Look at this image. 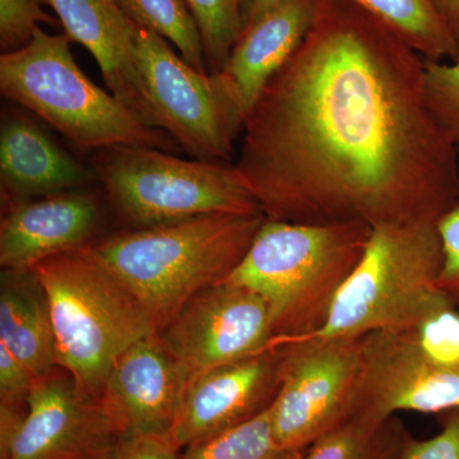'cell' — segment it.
Here are the masks:
<instances>
[{
    "label": "cell",
    "instance_id": "obj_1",
    "mask_svg": "<svg viewBox=\"0 0 459 459\" xmlns=\"http://www.w3.org/2000/svg\"><path fill=\"white\" fill-rule=\"evenodd\" d=\"M425 59L349 0L309 32L247 117L235 166L265 219L435 223L459 199V152L429 110Z\"/></svg>",
    "mask_w": 459,
    "mask_h": 459
},
{
    "label": "cell",
    "instance_id": "obj_2",
    "mask_svg": "<svg viewBox=\"0 0 459 459\" xmlns=\"http://www.w3.org/2000/svg\"><path fill=\"white\" fill-rule=\"evenodd\" d=\"M264 219L207 214L126 230L83 249L140 301L160 332L193 296L237 270Z\"/></svg>",
    "mask_w": 459,
    "mask_h": 459
},
{
    "label": "cell",
    "instance_id": "obj_3",
    "mask_svg": "<svg viewBox=\"0 0 459 459\" xmlns=\"http://www.w3.org/2000/svg\"><path fill=\"white\" fill-rule=\"evenodd\" d=\"M371 228L361 222L296 223L264 219L228 280L267 299L277 343L314 336L360 262Z\"/></svg>",
    "mask_w": 459,
    "mask_h": 459
},
{
    "label": "cell",
    "instance_id": "obj_4",
    "mask_svg": "<svg viewBox=\"0 0 459 459\" xmlns=\"http://www.w3.org/2000/svg\"><path fill=\"white\" fill-rule=\"evenodd\" d=\"M32 270L49 299L59 368L84 394L104 400L115 362L159 332L155 320L83 247L44 259Z\"/></svg>",
    "mask_w": 459,
    "mask_h": 459
},
{
    "label": "cell",
    "instance_id": "obj_5",
    "mask_svg": "<svg viewBox=\"0 0 459 459\" xmlns=\"http://www.w3.org/2000/svg\"><path fill=\"white\" fill-rule=\"evenodd\" d=\"M68 36L38 27L22 49L0 56V92L40 117L84 150L117 146L179 150L170 134L138 119L110 91L96 86L75 63Z\"/></svg>",
    "mask_w": 459,
    "mask_h": 459
},
{
    "label": "cell",
    "instance_id": "obj_6",
    "mask_svg": "<svg viewBox=\"0 0 459 459\" xmlns=\"http://www.w3.org/2000/svg\"><path fill=\"white\" fill-rule=\"evenodd\" d=\"M442 265L435 223L371 229L364 255L338 292L327 323L310 337L362 338L418 327L455 305L437 287Z\"/></svg>",
    "mask_w": 459,
    "mask_h": 459
},
{
    "label": "cell",
    "instance_id": "obj_7",
    "mask_svg": "<svg viewBox=\"0 0 459 459\" xmlns=\"http://www.w3.org/2000/svg\"><path fill=\"white\" fill-rule=\"evenodd\" d=\"M98 180L132 229L216 213L263 214L235 164L183 160L157 148L96 151ZM264 216V214H263Z\"/></svg>",
    "mask_w": 459,
    "mask_h": 459
},
{
    "label": "cell",
    "instance_id": "obj_8",
    "mask_svg": "<svg viewBox=\"0 0 459 459\" xmlns=\"http://www.w3.org/2000/svg\"><path fill=\"white\" fill-rule=\"evenodd\" d=\"M135 56L159 128L192 159L232 164L246 119L219 75L193 68L168 40L140 27Z\"/></svg>",
    "mask_w": 459,
    "mask_h": 459
},
{
    "label": "cell",
    "instance_id": "obj_9",
    "mask_svg": "<svg viewBox=\"0 0 459 459\" xmlns=\"http://www.w3.org/2000/svg\"><path fill=\"white\" fill-rule=\"evenodd\" d=\"M128 428L62 368L38 379L26 409L0 406V459H113Z\"/></svg>",
    "mask_w": 459,
    "mask_h": 459
},
{
    "label": "cell",
    "instance_id": "obj_10",
    "mask_svg": "<svg viewBox=\"0 0 459 459\" xmlns=\"http://www.w3.org/2000/svg\"><path fill=\"white\" fill-rule=\"evenodd\" d=\"M283 364L270 407L281 446L304 451L352 418L362 370L361 338H316L282 342Z\"/></svg>",
    "mask_w": 459,
    "mask_h": 459
},
{
    "label": "cell",
    "instance_id": "obj_11",
    "mask_svg": "<svg viewBox=\"0 0 459 459\" xmlns=\"http://www.w3.org/2000/svg\"><path fill=\"white\" fill-rule=\"evenodd\" d=\"M159 336L190 379L277 344L267 299L228 279L193 296Z\"/></svg>",
    "mask_w": 459,
    "mask_h": 459
},
{
    "label": "cell",
    "instance_id": "obj_12",
    "mask_svg": "<svg viewBox=\"0 0 459 459\" xmlns=\"http://www.w3.org/2000/svg\"><path fill=\"white\" fill-rule=\"evenodd\" d=\"M362 370L351 419L380 422L398 412L459 410V362L429 353L415 328L361 338Z\"/></svg>",
    "mask_w": 459,
    "mask_h": 459
},
{
    "label": "cell",
    "instance_id": "obj_13",
    "mask_svg": "<svg viewBox=\"0 0 459 459\" xmlns=\"http://www.w3.org/2000/svg\"><path fill=\"white\" fill-rule=\"evenodd\" d=\"M282 364V344L277 343L193 377L172 425V446L181 452L270 409L279 392Z\"/></svg>",
    "mask_w": 459,
    "mask_h": 459
},
{
    "label": "cell",
    "instance_id": "obj_14",
    "mask_svg": "<svg viewBox=\"0 0 459 459\" xmlns=\"http://www.w3.org/2000/svg\"><path fill=\"white\" fill-rule=\"evenodd\" d=\"M190 376L157 333L132 344L115 362L104 401L131 437H170Z\"/></svg>",
    "mask_w": 459,
    "mask_h": 459
},
{
    "label": "cell",
    "instance_id": "obj_15",
    "mask_svg": "<svg viewBox=\"0 0 459 459\" xmlns=\"http://www.w3.org/2000/svg\"><path fill=\"white\" fill-rule=\"evenodd\" d=\"M101 219L98 195L75 189L8 204L0 223L2 270L32 268L92 243Z\"/></svg>",
    "mask_w": 459,
    "mask_h": 459
},
{
    "label": "cell",
    "instance_id": "obj_16",
    "mask_svg": "<svg viewBox=\"0 0 459 459\" xmlns=\"http://www.w3.org/2000/svg\"><path fill=\"white\" fill-rule=\"evenodd\" d=\"M54 9L69 40L95 57L108 91L137 115L142 123L159 128L135 56L138 27L117 0H45Z\"/></svg>",
    "mask_w": 459,
    "mask_h": 459
},
{
    "label": "cell",
    "instance_id": "obj_17",
    "mask_svg": "<svg viewBox=\"0 0 459 459\" xmlns=\"http://www.w3.org/2000/svg\"><path fill=\"white\" fill-rule=\"evenodd\" d=\"M316 4V0H289L241 30L217 75L246 122L263 90L309 32Z\"/></svg>",
    "mask_w": 459,
    "mask_h": 459
},
{
    "label": "cell",
    "instance_id": "obj_18",
    "mask_svg": "<svg viewBox=\"0 0 459 459\" xmlns=\"http://www.w3.org/2000/svg\"><path fill=\"white\" fill-rule=\"evenodd\" d=\"M93 180V169L65 152L25 115L3 117L0 183L8 204L80 189Z\"/></svg>",
    "mask_w": 459,
    "mask_h": 459
},
{
    "label": "cell",
    "instance_id": "obj_19",
    "mask_svg": "<svg viewBox=\"0 0 459 459\" xmlns=\"http://www.w3.org/2000/svg\"><path fill=\"white\" fill-rule=\"evenodd\" d=\"M0 344L36 379L59 369L49 299L32 268L2 270Z\"/></svg>",
    "mask_w": 459,
    "mask_h": 459
},
{
    "label": "cell",
    "instance_id": "obj_20",
    "mask_svg": "<svg viewBox=\"0 0 459 459\" xmlns=\"http://www.w3.org/2000/svg\"><path fill=\"white\" fill-rule=\"evenodd\" d=\"M394 33L424 59L451 60L459 42L437 0H349Z\"/></svg>",
    "mask_w": 459,
    "mask_h": 459
},
{
    "label": "cell",
    "instance_id": "obj_21",
    "mask_svg": "<svg viewBox=\"0 0 459 459\" xmlns=\"http://www.w3.org/2000/svg\"><path fill=\"white\" fill-rule=\"evenodd\" d=\"M411 437L397 415L380 422L350 419L310 444L303 459H402Z\"/></svg>",
    "mask_w": 459,
    "mask_h": 459
},
{
    "label": "cell",
    "instance_id": "obj_22",
    "mask_svg": "<svg viewBox=\"0 0 459 459\" xmlns=\"http://www.w3.org/2000/svg\"><path fill=\"white\" fill-rule=\"evenodd\" d=\"M117 3L135 26L170 41L193 68L210 74L201 32L184 0H117Z\"/></svg>",
    "mask_w": 459,
    "mask_h": 459
},
{
    "label": "cell",
    "instance_id": "obj_23",
    "mask_svg": "<svg viewBox=\"0 0 459 459\" xmlns=\"http://www.w3.org/2000/svg\"><path fill=\"white\" fill-rule=\"evenodd\" d=\"M305 451L281 446L268 409L231 430L186 446L180 459H303Z\"/></svg>",
    "mask_w": 459,
    "mask_h": 459
},
{
    "label": "cell",
    "instance_id": "obj_24",
    "mask_svg": "<svg viewBox=\"0 0 459 459\" xmlns=\"http://www.w3.org/2000/svg\"><path fill=\"white\" fill-rule=\"evenodd\" d=\"M204 41L211 74L222 71L241 32L240 0H184Z\"/></svg>",
    "mask_w": 459,
    "mask_h": 459
},
{
    "label": "cell",
    "instance_id": "obj_25",
    "mask_svg": "<svg viewBox=\"0 0 459 459\" xmlns=\"http://www.w3.org/2000/svg\"><path fill=\"white\" fill-rule=\"evenodd\" d=\"M425 101L434 119L459 148V54L455 59H425Z\"/></svg>",
    "mask_w": 459,
    "mask_h": 459
},
{
    "label": "cell",
    "instance_id": "obj_26",
    "mask_svg": "<svg viewBox=\"0 0 459 459\" xmlns=\"http://www.w3.org/2000/svg\"><path fill=\"white\" fill-rule=\"evenodd\" d=\"M45 0H0V48L3 54L22 49L32 40L39 23L56 26L44 9Z\"/></svg>",
    "mask_w": 459,
    "mask_h": 459
},
{
    "label": "cell",
    "instance_id": "obj_27",
    "mask_svg": "<svg viewBox=\"0 0 459 459\" xmlns=\"http://www.w3.org/2000/svg\"><path fill=\"white\" fill-rule=\"evenodd\" d=\"M443 250L437 287L459 309V199L435 222Z\"/></svg>",
    "mask_w": 459,
    "mask_h": 459
},
{
    "label": "cell",
    "instance_id": "obj_28",
    "mask_svg": "<svg viewBox=\"0 0 459 459\" xmlns=\"http://www.w3.org/2000/svg\"><path fill=\"white\" fill-rule=\"evenodd\" d=\"M437 416L439 433L429 439L411 437L402 459H459V410Z\"/></svg>",
    "mask_w": 459,
    "mask_h": 459
},
{
    "label": "cell",
    "instance_id": "obj_29",
    "mask_svg": "<svg viewBox=\"0 0 459 459\" xmlns=\"http://www.w3.org/2000/svg\"><path fill=\"white\" fill-rule=\"evenodd\" d=\"M36 382L38 379L25 365L0 344V406L26 409L27 398Z\"/></svg>",
    "mask_w": 459,
    "mask_h": 459
},
{
    "label": "cell",
    "instance_id": "obj_30",
    "mask_svg": "<svg viewBox=\"0 0 459 459\" xmlns=\"http://www.w3.org/2000/svg\"><path fill=\"white\" fill-rule=\"evenodd\" d=\"M113 459H180V452L166 437H131Z\"/></svg>",
    "mask_w": 459,
    "mask_h": 459
},
{
    "label": "cell",
    "instance_id": "obj_31",
    "mask_svg": "<svg viewBox=\"0 0 459 459\" xmlns=\"http://www.w3.org/2000/svg\"><path fill=\"white\" fill-rule=\"evenodd\" d=\"M289 0H240L241 30L261 17L265 12L279 7Z\"/></svg>",
    "mask_w": 459,
    "mask_h": 459
},
{
    "label": "cell",
    "instance_id": "obj_32",
    "mask_svg": "<svg viewBox=\"0 0 459 459\" xmlns=\"http://www.w3.org/2000/svg\"><path fill=\"white\" fill-rule=\"evenodd\" d=\"M437 4L459 42V0H437Z\"/></svg>",
    "mask_w": 459,
    "mask_h": 459
},
{
    "label": "cell",
    "instance_id": "obj_33",
    "mask_svg": "<svg viewBox=\"0 0 459 459\" xmlns=\"http://www.w3.org/2000/svg\"><path fill=\"white\" fill-rule=\"evenodd\" d=\"M458 152H459V148H458Z\"/></svg>",
    "mask_w": 459,
    "mask_h": 459
}]
</instances>
